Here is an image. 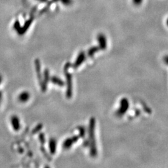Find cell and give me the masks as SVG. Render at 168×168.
<instances>
[{"label":"cell","instance_id":"1","mask_svg":"<svg viewBox=\"0 0 168 168\" xmlns=\"http://www.w3.org/2000/svg\"><path fill=\"white\" fill-rule=\"evenodd\" d=\"M95 124V119L94 118H91L90 121V125H89V138H90V143L91 145L90 154L92 156H95L96 154L95 141V134H94Z\"/></svg>","mask_w":168,"mask_h":168},{"label":"cell","instance_id":"2","mask_svg":"<svg viewBox=\"0 0 168 168\" xmlns=\"http://www.w3.org/2000/svg\"><path fill=\"white\" fill-rule=\"evenodd\" d=\"M71 66V64L70 62L66 63V64L64 66V71L65 73V76L66 77L67 81V91H66V96L67 98H70L72 96V75L68 72L69 68Z\"/></svg>","mask_w":168,"mask_h":168},{"label":"cell","instance_id":"3","mask_svg":"<svg viewBox=\"0 0 168 168\" xmlns=\"http://www.w3.org/2000/svg\"><path fill=\"white\" fill-rule=\"evenodd\" d=\"M50 81V74L49 69H45L44 72V79L42 81V83L41 85V90L42 91H45L47 90V86L49 82Z\"/></svg>","mask_w":168,"mask_h":168},{"label":"cell","instance_id":"4","mask_svg":"<svg viewBox=\"0 0 168 168\" xmlns=\"http://www.w3.org/2000/svg\"><path fill=\"white\" fill-rule=\"evenodd\" d=\"M79 136H74L72 138H69L68 139H66L62 145L63 148L64 149H69V148L71 147V146L74 143H76V141H77L79 140Z\"/></svg>","mask_w":168,"mask_h":168},{"label":"cell","instance_id":"5","mask_svg":"<svg viewBox=\"0 0 168 168\" xmlns=\"http://www.w3.org/2000/svg\"><path fill=\"white\" fill-rule=\"evenodd\" d=\"M34 64H35V67H36V71L37 73V77L39 81V82L40 85L42 83V76L41 74V63H40V61L38 59H36L34 61Z\"/></svg>","mask_w":168,"mask_h":168},{"label":"cell","instance_id":"6","mask_svg":"<svg viewBox=\"0 0 168 168\" xmlns=\"http://www.w3.org/2000/svg\"><path fill=\"white\" fill-rule=\"evenodd\" d=\"M121 106L120 107V109L118 111V115H123L124 113L128 110V101L126 99H123L121 101Z\"/></svg>","mask_w":168,"mask_h":168},{"label":"cell","instance_id":"7","mask_svg":"<svg viewBox=\"0 0 168 168\" xmlns=\"http://www.w3.org/2000/svg\"><path fill=\"white\" fill-rule=\"evenodd\" d=\"M11 123L13 129L15 131H19L20 129V122L18 117L16 115H13L11 118Z\"/></svg>","mask_w":168,"mask_h":168},{"label":"cell","instance_id":"8","mask_svg":"<svg viewBox=\"0 0 168 168\" xmlns=\"http://www.w3.org/2000/svg\"><path fill=\"white\" fill-rule=\"evenodd\" d=\"M85 59V52H80V54H79L75 63L73 64V67L74 69L77 68L78 67H79L82 63L84 62Z\"/></svg>","mask_w":168,"mask_h":168},{"label":"cell","instance_id":"9","mask_svg":"<svg viewBox=\"0 0 168 168\" xmlns=\"http://www.w3.org/2000/svg\"><path fill=\"white\" fill-rule=\"evenodd\" d=\"M49 150L50 153L51 155H54L56 153V146H57V141L56 139L54 138H51L49 140Z\"/></svg>","mask_w":168,"mask_h":168},{"label":"cell","instance_id":"10","mask_svg":"<svg viewBox=\"0 0 168 168\" xmlns=\"http://www.w3.org/2000/svg\"><path fill=\"white\" fill-rule=\"evenodd\" d=\"M30 98V94L28 91H23L18 96V100L21 102H26L29 100Z\"/></svg>","mask_w":168,"mask_h":168},{"label":"cell","instance_id":"11","mask_svg":"<svg viewBox=\"0 0 168 168\" xmlns=\"http://www.w3.org/2000/svg\"><path fill=\"white\" fill-rule=\"evenodd\" d=\"M50 81L52 83L57 85L60 86H64L65 85V82L63 81H62L61 79H59V77H56V76H52V77H50Z\"/></svg>","mask_w":168,"mask_h":168},{"label":"cell","instance_id":"12","mask_svg":"<svg viewBox=\"0 0 168 168\" xmlns=\"http://www.w3.org/2000/svg\"><path fill=\"white\" fill-rule=\"evenodd\" d=\"M98 41L100 44V47L102 48L103 49H105L106 48V39L105 36L103 34H100L98 36Z\"/></svg>","mask_w":168,"mask_h":168},{"label":"cell","instance_id":"13","mask_svg":"<svg viewBox=\"0 0 168 168\" xmlns=\"http://www.w3.org/2000/svg\"><path fill=\"white\" fill-rule=\"evenodd\" d=\"M40 150H41V151L42 153L43 154V155L44 156V157L46 158V160H47L48 161H51L52 160L51 156H50V155H49V154H48V153H47V152L46 150L45 149V148H44V146H41Z\"/></svg>","mask_w":168,"mask_h":168},{"label":"cell","instance_id":"14","mask_svg":"<svg viewBox=\"0 0 168 168\" xmlns=\"http://www.w3.org/2000/svg\"><path fill=\"white\" fill-rule=\"evenodd\" d=\"M42 127H43V125H42V124H39V125H37L33 130H32V132H31V134L32 135H35V134H36L37 132H39L42 128Z\"/></svg>","mask_w":168,"mask_h":168},{"label":"cell","instance_id":"15","mask_svg":"<svg viewBox=\"0 0 168 168\" xmlns=\"http://www.w3.org/2000/svg\"><path fill=\"white\" fill-rule=\"evenodd\" d=\"M99 50L98 47H93V48H91L88 52V56L89 57H92L93 55L94 54V53L96 51H98Z\"/></svg>","mask_w":168,"mask_h":168},{"label":"cell","instance_id":"16","mask_svg":"<svg viewBox=\"0 0 168 168\" xmlns=\"http://www.w3.org/2000/svg\"><path fill=\"white\" fill-rule=\"evenodd\" d=\"M39 141L41 142V143L44 145L45 144V141H46V140H45V135L44 134V133H41L39 135Z\"/></svg>","mask_w":168,"mask_h":168},{"label":"cell","instance_id":"17","mask_svg":"<svg viewBox=\"0 0 168 168\" xmlns=\"http://www.w3.org/2000/svg\"><path fill=\"white\" fill-rule=\"evenodd\" d=\"M78 129L79 130L80 132V136L82 138H84L85 136V128L84 126H79Z\"/></svg>","mask_w":168,"mask_h":168},{"label":"cell","instance_id":"18","mask_svg":"<svg viewBox=\"0 0 168 168\" xmlns=\"http://www.w3.org/2000/svg\"><path fill=\"white\" fill-rule=\"evenodd\" d=\"M142 1H143V0H133L134 3H135V4H137V5L140 4L141 2Z\"/></svg>","mask_w":168,"mask_h":168},{"label":"cell","instance_id":"19","mask_svg":"<svg viewBox=\"0 0 168 168\" xmlns=\"http://www.w3.org/2000/svg\"><path fill=\"white\" fill-rule=\"evenodd\" d=\"M165 61L167 64H168V56H166L165 57Z\"/></svg>","mask_w":168,"mask_h":168},{"label":"cell","instance_id":"20","mask_svg":"<svg viewBox=\"0 0 168 168\" xmlns=\"http://www.w3.org/2000/svg\"><path fill=\"white\" fill-rule=\"evenodd\" d=\"M19 151H20V153H23L24 150H23V149H22V148H21L20 147V148H19Z\"/></svg>","mask_w":168,"mask_h":168},{"label":"cell","instance_id":"21","mask_svg":"<svg viewBox=\"0 0 168 168\" xmlns=\"http://www.w3.org/2000/svg\"><path fill=\"white\" fill-rule=\"evenodd\" d=\"M1 98H2V93H1V91H0V101H1Z\"/></svg>","mask_w":168,"mask_h":168},{"label":"cell","instance_id":"22","mask_svg":"<svg viewBox=\"0 0 168 168\" xmlns=\"http://www.w3.org/2000/svg\"><path fill=\"white\" fill-rule=\"evenodd\" d=\"M1 81H2V77H1V76L0 75V84H1Z\"/></svg>","mask_w":168,"mask_h":168},{"label":"cell","instance_id":"23","mask_svg":"<svg viewBox=\"0 0 168 168\" xmlns=\"http://www.w3.org/2000/svg\"><path fill=\"white\" fill-rule=\"evenodd\" d=\"M167 24L168 25V19L167 20Z\"/></svg>","mask_w":168,"mask_h":168}]
</instances>
